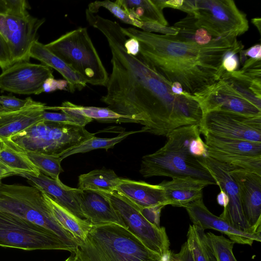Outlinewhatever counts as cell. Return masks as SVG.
Here are the masks:
<instances>
[{"label":"cell","instance_id":"obj_10","mask_svg":"<svg viewBox=\"0 0 261 261\" xmlns=\"http://www.w3.org/2000/svg\"><path fill=\"white\" fill-rule=\"evenodd\" d=\"M0 246L24 250H65L72 252L56 234L0 211Z\"/></svg>","mask_w":261,"mask_h":261},{"label":"cell","instance_id":"obj_37","mask_svg":"<svg viewBox=\"0 0 261 261\" xmlns=\"http://www.w3.org/2000/svg\"><path fill=\"white\" fill-rule=\"evenodd\" d=\"M42 120L64 123L85 127L93 119L80 114L69 112L61 113L49 112L44 111L42 114Z\"/></svg>","mask_w":261,"mask_h":261},{"label":"cell","instance_id":"obj_26","mask_svg":"<svg viewBox=\"0 0 261 261\" xmlns=\"http://www.w3.org/2000/svg\"><path fill=\"white\" fill-rule=\"evenodd\" d=\"M115 2L132 19L168 25V23L164 17L163 10L155 4L153 0H117Z\"/></svg>","mask_w":261,"mask_h":261},{"label":"cell","instance_id":"obj_36","mask_svg":"<svg viewBox=\"0 0 261 261\" xmlns=\"http://www.w3.org/2000/svg\"><path fill=\"white\" fill-rule=\"evenodd\" d=\"M101 7L108 10L121 21L133 25L136 28H141L142 21L131 19L126 12L115 2L110 0L95 1L90 3L87 9L91 13L94 14L98 12Z\"/></svg>","mask_w":261,"mask_h":261},{"label":"cell","instance_id":"obj_42","mask_svg":"<svg viewBox=\"0 0 261 261\" xmlns=\"http://www.w3.org/2000/svg\"><path fill=\"white\" fill-rule=\"evenodd\" d=\"M68 83L65 80L47 79L43 85V92H50L58 90H68Z\"/></svg>","mask_w":261,"mask_h":261},{"label":"cell","instance_id":"obj_23","mask_svg":"<svg viewBox=\"0 0 261 261\" xmlns=\"http://www.w3.org/2000/svg\"><path fill=\"white\" fill-rule=\"evenodd\" d=\"M30 56L58 71L68 82V90L71 93L86 87L87 83L81 75L38 40L32 46Z\"/></svg>","mask_w":261,"mask_h":261},{"label":"cell","instance_id":"obj_39","mask_svg":"<svg viewBox=\"0 0 261 261\" xmlns=\"http://www.w3.org/2000/svg\"><path fill=\"white\" fill-rule=\"evenodd\" d=\"M28 7L25 0L0 1V11L10 15L25 17L29 15L27 10Z\"/></svg>","mask_w":261,"mask_h":261},{"label":"cell","instance_id":"obj_30","mask_svg":"<svg viewBox=\"0 0 261 261\" xmlns=\"http://www.w3.org/2000/svg\"><path fill=\"white\" fill-rule=\"evenodd\" d=\"M53 110L72 112L102 122L130 123L126 117L118 114L108 107L82 106L64 101L61 106L53 107Z\"/></svg>","mask_w":261,"mask_h":261},{"label":"cell","instance_id":"obj_44","mask_svg":"<svg viewBox=\"0 0 261 261\" xmlns=\"http://www.w3.org/2000/svg\"><path fill=\"white\" fill-rule=\"evenodd\" d=\"M170 258L176 261H194L186 242L182 244L178 253H171Z\"/></svg>","mask_w":261,"mask_h":261},{"label":"cell","instance_id":"obj_28","mask_svg":"<svg viewBox=\"0 0 261 261\" xmlns=\"http://www.w3.org/2000/svg\"><path fill=\"white\" fill-rule=\"evenodd\" d=\"M0 166L19 176L28 174L38 176L41 173L25 153L2 141H0Z\"/></svg>","mask_w":261,"mask_h":261},{"label":"cell","instance_id":"obj_31","mask_svg":"<svg viewBox=\"0 0 261 261\" xmlns=\"http://www.w3.org/2000/svg\"><path fill=\"white\" fill-rule=\"evenodd\" d=\"M187 236L186 242L194 261H217L203 229L190 225Z\"/></svg>","mask_w":261,"mask_h":261},{"label":"cell","instance_id":"obj_1","mask_svg":"<svg viewBox=\"0 0 261 261\" xmlns=\"http://www.w3.org/2000/svg\"><path fill=\"white\" fill-rule=\"evenodd\" d=\"M89 24L106 38L110 48L112 71L107 93L101 100L108 108L126 117L130 123L143 125L141 133L166 136L173 130L189 125H199L203 113L193 96L177 95L171 83L139 53H128L126 36L117 22L98 15Z\"/></svg>","mask_w":261,"mask_h":261},{"label":"cell","instance_id":"obj_9","mask_svg":"<svg viewBox=\"0 0 261 261\" xmlns=\"http://www.w3.org/2000/svg\"><path fill=\"white\" fill-rule=\"evenodd\" d=\"M98 191L110 200L126 228L150 250L160 255L166 261L170 259V242L164 227L148 220L139 207L122 194L112 192Z\"/></svg>","mask_w":261,"mask_h":261},{"label":"cell","instance_id":"obj_50","mask_svg":"<svg viewBox=\"0 0 261 261\" xmlns=\"http://www.w3.org/2000/svg\"><path fill=\"white\" fill-rule=\"evenodd\" d=\"M252 23L257 28L260 34L261 19L260 18H255L251 19Z\"/></svg>","mask_w":261,"mask_h":261},{"label":"cell","instance_id":"obj_7","mask_svg":"<svg viewBox=\"0 0 261 261\" xmlns=\"http://www.w3.org/2000/svg\"><path fill=\"white\" fill-rule=\"evenodd\" d=\"M88 83L107 86L109 75L86 28H79L45 44Z\"/></svg>","mask_w":261,"mask_h":261},{"label":"cell","instance_id":"obj_25","mask_svg":"<svg viewBox=\"0 0 261 261\" xmlns=\"http://www.w3.org/2000/svg\"><path fill=\"white\" fill-rule=\"evenodd\" d=\"M206 146L233 154L261 156V142L203 134Z\"/></svg>","mask_w":261,"mask_h":261},{"label":"cell","instance_id":"obj_40","mask_svg":"<svg viewBox=\"0 0 261 261\" xmlns=\"http://www.w3.org/2000/svg\"><path fill=\"white\" fill-rule=\"evenodd\" d=\"M140 29L144 32L160 33L164 35H175L178 32L177 30L173 26H165L153 22H142Z\"/></svg>","mask_w":261,"mask_h":261},{"label":"cell","instance_id":"obj_17","mask_svg":"<svg viewBox=\"0 0 261 261\" xmlns=\"http://www.w3.org/2000/svg\"><path fill=\"white\" fill-rule=\"evenodd\" d=\"M193 224L202 229H212L227 235L234 243L251 246L254 241L260 242V233L239 230L225 220L212 213L205 205L203 198L188 204L185 207Z\"/></svg>","mask_w":261,"mask_h":261},{"label":"cell","instance_id":"obj_2","mask_svg":"<svg viewBox=\"0 0 261 261\" xmlns=\"http://www.w3.org/2000/svg\"><path fill=\"white\" fill-rule=\"evenodd\" d=\"M121 30L126 37L138 41L140 54L161 75L171 83L179 84L192 95L219 80L224 71L225 56L240 53L244 47L237 39L200 45L135 28L121 27Z\"/></svg>","mask_w":261,"mask_h":261},{"label":"cell","instance_id":"obj_29","mask_svg":"<svg viewBox=\"0 0 261 261\" xmlns=\"http://www.w3.org/2000/svg\"><path fill=\"white\" fill-rule=\"evenodd\" d=\"M120 179L112 169H95L79 176L78 189L112 192L115 190Z\"/></svg>","mask_w":261,"mask_h":261},{"label":"cell","instance_id":"obj_19","mask_svg":"<svg viewBox=\"0 0 261 261\" xmlns=\"http://www.w3.org/2000/svg\"><path fill=\"white\" fill-rule=\"evenodd\" d=\"M80 203L84 219L92 225L115 223L126 228L110 200L94 190H82Z\"/></svg>","mask_w":261,"mask_h":261},{"label":"cell","instance_id":"obj_6","mask_svg":"<svg viewBox=\"0 0 261 261\" xmlns=\"http://www.w3.org/2000/svg\"><path fill=\"white\" fill-rule=\"evenodd\" d=\"M95 134L85 127L42 120L0 141L24 153L36 152L60 156Z\"/></svg>","mask_w":261,"mask_h":261},{"label":"cell","instance_id":"obj_21","mask_svg":"<svg viewBox=\"0 0 261 261\" xmlns=\"http://www.w3.org/2000/svg\"><path fill=\"white\" fill-rule=\"evenodd\" d=\"M168 205L185 207L188 204L203 198V190L208 184L191 177H177L160 184Z\"/></svg>","mask_w":261,"mask_h":261},{"label":"cell","instance_id":"obj_34","mask_svg":"<svg viewBox=\"0 0 261 261\" xmlns=\"http://www.w3.org/2000/svg\"><path fill=\"white\" fill-rule=\"evenodd\" d=\"M24 153L41 173L53 179H59L60 173L63 171L60 156L36 152Z\"/></svg>","mask_w":261,"mask_h":261},{"label":"cell","instance_id":"obj_32","mask_svg":"<svg viewBox=\"0 0 261 261\" xmlns=\"http://www.w3.org/2000/svg\"><path fill=\"white\" fill-rule=\"evenodd\" d=\"M207 149L208 156L215 160L261 175V156L230 153L208 147Z\"/></svg>","mask_w":261,"mask_h":261},{"label":"cell","instance_id":"obj_27","mask_svg":"<svg viewBox=\"0 0 261 261\" xmlns=\"http://www.w3.org/2000/svg\"><path fill=\"white\" fill-rule=\"evenodd\" d=\"M173 27L177 30L178 32L176 35L172 36L183 42L205 45L223 39H229L216 36L200 26L192 14H188L174 23Z\"/></svg>","mask_w":261,"mask_h":261},{"label":"cell","instance_id":"obj_5","mask_svg":"<svg viewBox=\"0 0 261 261\" xmlns=\"http://www.w3.org/2000/svg\"><path fill=\"white\" fill-rule=\"evenodd\" d=\"M0 211L43 227L58 236L74 252L80 241L53 216L42 192L34 186L0 184Z\"/></svg>","mask_w":261,"mask_h":261},{"label":"cell","instance_id":"obj_15","mask_svg":"<svg viewBox=\"0 0 261 261\" xmlns=\"http://www.w3.org/2000/svg\"><path fill=\"white\" fill-rule=\"evenodd\" d=\"M205 164L215 179L216 185L227 195L228 198V204L224 207L220 217L239 230L258 233L252 231L245 220L237 185L229 173L231 166L209 156L206 158Z\"/></svg>","mask_w":261,"mask_h":261},{"label":"cell","instance_id":"obj_46","mask_svg":"<svg viewBox=\"0 0 261 261\" xmlns=\"http://www.w3.org/2000/svg\"><path fill=\"white\" fill-rule=\"evenodd\" d=\"M244 53L246 56L251 59L261 60V45L260 44H256L249 48L244 50Z\"/></svg>","mask_w":261,"mask_h":261},{"label":"cell","instance_id":"obj_45","mask_svg":"<svg viewBox=\"0 0 261 261\" xmlns=\"http://www.w3.org/2000/svg\"><path fill=\"white\" fill-rule=\"evenodd\" d=\"M124 46L127 52L129 54L136 56L139 53V43L135 38L126 39L124 43Z\"/></svg>","mask_w":261,"mask_h":261},{"label":"cell","instance_id":"obj_4","mask_svg":"<svg viewBox=\"0 0 261 261\" xmlns=\"http://www.w3.org/2000/svg\"><path fill=\"white\" fill-rule=\"evenodd\" d=\"M77 250L84 261H165L126 228L115 223L92 225Z\"/></svg>","mask_w":261,"mask_h":261},{"label":"cell","instance_id":"obj_8","mask_svg":"<svg viewBox=\"0 0 261 261\" xmlns=\"http://www.w3.org/2000/svg\"><path fill=\"white\" fill-rule=\"evenodd\" d=\"M186 12L216 36L236 39L249 26L245 13L232 0H186Z\"/></svg>","mask_w":261,"mask_h":261},{"label":"cell","instance_id":"obj_38","mask_svg":"<svg viewBox=\"0 0 261 261\" xmlns=\"http://www.w3.org/2000/svg\"><path fill=\"white\" fill-rule=\"evenodd\" d=\"M29 97L24 99L17 98L14 96H0V112H13L23 109L41 105Z\"/></svg>","mask_w":261,"mask_h":261},{"label":"cell","instance_id":"obj_41","mask_svg":"<svg viewBox=\"0 0 261 261\" xmlns=\"http://www.w3.org/2000/svg\"><path fill=\"white\" fill-rule=\"evenodd\" d=\"M11 65L12 59L8 46L0 34V67L4 71Z\"/></svg>","mask_w":261,"mask_h":261},{"label":"cell","instance_id":"obj_48","mask_svg":"<svg viewBox=\"0 0 261 261\" xmlns=\"http://www.w3.org/2000/svg\"><path fill=\"white\" fill-rule=\"evenodd\" d=\"M16 175H17L15 173L0 166V184L2 183L1 181L3 178Z\"/></svg>","mask_w":261,"mask_h":261},{"label":"cell","instance_id":"obj_24","mask_svg":"<svg viewBox=\"0 0 261 261\" xmlns=\"http://www.w3.org/2000/svg\"><path fill=\"white\" fill-rule=\"evenodd\" d=\"M42 192V191H41ZM44 200L57 221L80 242L87 237L92 225L62 207L42 192Z\"/></svg>","mask_w":261,"mask_h":261},{"label":"cell","instance_id":"obj_33","mask_svg":"<svg viewBox=\"0 0 261 261\" xmlns=\"http://www.w3.org/2000/svg\"><path fill=\"white\" fill-rule=\"evenodd\" d=\"M137 133H141L140 130L122 132L117 136L110 138H98L94 136L86 140L79 145L74 146L62 154L60 157L62 160L70 155L79 153H86L97 149L108 150L121 142L128 136Z\"/></svg>","mask_w":261,"mask_h":261},{"label":"cell","instance_id":"obj_49","mask_svg":"<svg viewBox=\"0 0 261 261\" xmlns=\"http://www.w3.org/2000/svg\"><path fill=\"white\" fill-rule=\"evenodd\" d=\"M65 261H84L82 258L79 252L76 249L74 252H72V254L67 258Z\"/></svg>","mask_w":261,"mask_h":261},{"label":"cell","instance_id":"obj_20","mask_svg":"<svg viewBox=\"0 0 261 261\" xmlns=\"http://www.w3.org/2000/svg\"><path fill=\"white\" fill-rule=\"evenodd\" d=\"M115 190L142 209L163 208L168 205L164 190L160 184L151 185L143 181L121 178Z\"/></svg>","mask_w":261,"mask_h":261},{"label":"cell","instance_id":"obj_3","mask_svg":"<svg viewBox=\"0 0 261 261\" xmlns=\"http://www.w3.org/2000/svg\"><path fill=\"white\" fill-rule=\"evenodd\" d=\"M200 134L198 125L173 130L166 136L167 141L162 147L142 157L140 173L145 178L191 177L209 185H216L205 166L207 149Z\"/></svg>","mask_w":261,"mask_h":261},{"label":"cell","instance_id":"obj_11","mask_svg":"<svg viewBox=\"0 0 261 261\" xmlns=\"http://www.w3.org/2000/svg\"><path fill=\"white\" fill-rule=\"evenodd\" d=\"M200 133L261 142V116L215 110L203 114Z\"/></svg>","mask_w":261,"mask_h":261},{"label":"cell","instance_id":"obj_16","mask_svg":"<svg viewBox=\"0 0 261 261\" xmlns=\"http://www.w3.org/2000/svg\"><path fill=\"white\" fill-rule=\"evenodd\" d=\"M230 174L237 185L245 220L254 232H261V175L231 166Z\"/></svg>","mask_w":261,"mask_h":261},{"label":"cell","instance_id":"obj_43","mask_svg":"<svg viewBox=\"0 0 261 261\" xmlns=\"http://www.w3.org/2000/svg\"><path fill=\"white\" fill-rule=\"evenodd\" d=\"M238 51H232L227 53L222 61V67L224 71L232 72L236 71L238 66V61L236 54Z\"/></svg>","mask_w":261,"mask_h":261},{"label":"cell","instance_id":"obj_12","mask_svg":"<svg viewBox=\"0 0 261 261\" xmlns=\"http://www.w3.org/2000/svg\"><path fill=\"white\" fill-rule=\"evenodd\" d=\"M44 21L30 14L20 17L0 12V34L8 46L12 65L29 61L31 48Z\"/></svg>","mask_w":261,"mask_h":261},{"label":"cell","instance_id":"obj_35","mask_svg":"<svg viewBox=\"0 0 261 261\" xmlns=\"http://www.w3.org/2000/svg\"><path fill=\"white\" fill-rule=\"evenodd\" d=\"M206 236L217 261H237L233 253V241L211 232L206 233Z\"/></svg>","mask_w":261,"mask_h":261},{"label":"cell","instance_id":"obj_13","mask_svg":"<svg viewBox=\"0 0 261 261\" xmlns=\"http://www.w3.org/2000/svg\"><path fill=\"white\" fill-rule=\"evenodd\" d=\"M202 113L224 111L248 116H261V110L221 79L194 94Z\"/></svg>","mask_w":261,"mask_h":261},{"label":"cell","instance_id":"obj_22","mask_svg":"<svg viewBox=\"0 0 261 261\" xmlns=\"http://www.w3.org/2000/svg\"><path fill=\"white\" fill-rule=\"evenodd\" d=\"M53 107L44 103L13 112H0V140L20 133L42 121V114Z\"/></svg>","mask_w":261,"mask_h":261},{"label":"cell","instance_id":"obj_18","mask_svg":"<svg viewBox=\"0 0 261 261\" xmlns=\"http://www.w3.org/2000/svg\"><path fill=\"white\" fill-rule=\"evenodd\" d=\"M20 176L27 178L32 186L45 193L58 204L76 216L85 219L80 203L82 190L70 188L63 184L60 179H53L41 172L38 176L28 174Z\"/></svg>","mask_w":261,"mask_h":261},{"label":"cell","instance_id":"obj_47","mask_svg":"<svg viewBox=\"0 0 261 261\" xmlns=\"http://www.w3.org/2000/svg\"><path fill=\"white\" fill-rule=\"evenodd\" d=\"M217 201L218 203L225 207L228 202V198L227 195L222 191L220 190V192L217 195Z\"/></svg>","mask_w":261,"mask_h":261},{"label":"cell","instance_id":"obj_14","mask_svg":"<svg viewBox=\"0 0 261 261\" xmlns=\"http://www.w3.org/2000/svg\"><path fill=\"white\" fill-rule=\"evenodd\" d=\"M53 70L43 64L20 62L3 71L0 74V89L18 94H39L48 78L54 77Z\"/></svg>","mask_w":261,"mask_h":261}]
</instances>
